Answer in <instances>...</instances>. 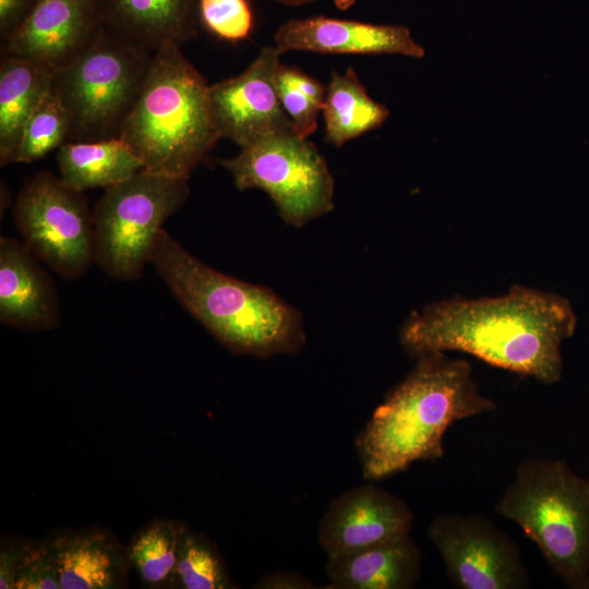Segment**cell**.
<instances>
[{
	"label": "cell",
	"mask_w": 589,
	"mask_h": 589,
	"mask_svg": "<svg viewBox=\"0 0 589 589\" xmlns=\"http://www.w3.org/2000/svg\"><path fill=\"white\" fill-rule=\"evenodd\" d=\"M576 314L560 294L514 285L495 298H455L413 312L399 330L406 352L461 351L543 384L560 381L562 342Z\"/></svg>",
	"instance_id": "6da1fadb"
},
{
	"label": "cell",
	"mask_w": 589,
	"mask_h": 589,
	"mask_svg": "<svg viewBox=\"0 0 589 589\" xmlns=\"http://www.w3.org/2000/svg\"><path fill=\"white\" fill-rule=\"evenodd\" d=\"M413 369L387 393L356 438L368 481L407 470L420 460L444 455V435L456 421L493 411L464 359L444 351L418 356Z\"/></svg>",
	"instance_id": "7a4b0ae2"
},
{
	"label": "cell",
	"mask_w": 589,
	"mask_h": 589,
	"mask_svg": "<svg viewBox=\"0 0 589 589\" xmlns=\"http://www.w3.org/2000/svg\"><path fill=\"white\" fill-rule=\"evenodd\" d=\"M179 303L225 347L268 358L296 353L305 341L300 313L269 289L203 263L166 229L151 259Z\"/></svg>",
	"instance_id": "3957f363"
},
{
	"label": "cell",
	"mask_w": 589,
	"mask_h": 589,
	"mask_svg": "<svg viewBox=\"0 0 589 589\" xmlns=\"http://www.w3.org/2000/svg\"><path fill=\"white\" fill-rule=\"evenodd\" d=\"M180 47L167 43L153 53L119 137L144 170L189 179L220 139L213 123L209 85Z\"/></svg>",
	"instance_id": "277c9868"
},
{
	"label": "cell",
	"mask_w": 589,
	"mask_h": 589,
	"mask_svg": "<svg viewBox=\"0 0 589 589\" xmlns=\"http://www.w3.org/2000/svg\"><path fill=\"white\" fill-rule=\"evenodd\" d=\"M566 586L589 589V479L558 459L521 461L496 503Z\"/></svg>",
	"instance_id": "5b68a950"
},
{
	"label": "cell",
	"mask_w": 589,
	"mask_h": 589,
	"mask_svg": "<svg viewBox=\"0 0 589 589\" xmlns=\"http://www.w3.org/2000/svg\"><path fill=\"white\" fill-rule=\"evenodd\" d=\"M153 53L104 29L76 60L53 73L51 91L69 117L68 142L119 137Z\"/></svg>",
	"instance_id": "8992f818"
},
{
	"label": "cell",
	"mask_w": 589,
	"mask_h": 589,
	"mask_svg": "<svg viewBox=\"0 0 589 589\" xmlns=\"http://www.w3.org/2000/svg\"><path fill=\"white\" fill-rule=\"evenodd\" d=\"M188 180L143 169L105 190L92 213L95 263L106 275L118 280L142 276L163 225L189 196Z\"/></svg>",
	"instance_id": "52a82bcc"
},
{
	"label": "cell",
	"mask_w": 589,
	"mask_h": 589,
	"mask_svg": "<svg viewBox=\"0 0 589 589\" xmlns=\"http://www.w3.org/2000/svg\"><path fill=\"white\" fill-rule=\"evenodd\" d=\"M220 164L237 189L267 193L291 226L302 227L334 208V179L324 157L292 131L264 135Z\"/></svg>",
	"instance_id": "ba28073f"
},
{
	"label": "cell",
	"mask_w": 589,
	"mask_h": 589,
	"mask_svg": "<svg viewBox=\"0 0 589 589\" xmlns=\"http://www.w3.org/2000/svg\"><path fill=\"white\" fill-rule=\"evenodd\" d=\"M13 218L26 247L62 278L77 279L95 263L93 213L61 178L35 175L17 194Z\"/></svg>",
	"instance_id": "9c48e42d"
},
{
	"label": "cell",
	"mask_w": 589,
	"mask_h": 589,
	"mask_svg": "<svg viewBox=\"0 0 589 589\" xmlns=\"http://www.w3.org/2000/svg\"><path fill=\"white\" fill-rule=\"evenodd\" d=\"M450 580L461 589H522L529 574L517 544L492 520L441 514L428 528Z\"/></svg>",
	"instance_id": "30bf717a"
},
{
	"label": "cell",
	"mask_w": 589,
	"mask_h": 589,
	"mask_svg": "<svg viewBox=\"0 0 589 589\" xmlns=\"http://www.w3.org/2000/svg\"><path fill=\"white\" fill-rule=\"evenodd\" d=\"M281 55L275 46L263 47L244 71L209 85L211 112L219 139L242 147L271 133L292 131L276 85Z\"/></svg>",
	"instance_id": "8fae6325"
},
{
	"label": "cell",
	"mask_w": 589,
	"mask_h": 589,
	"mask_svg": "<svg viewBox=\"0 0 589 589\" xmlns=\"http://www.w3.org/2000/svg\"><path fill=\"white\" fill-rule=\"evenodd\" d=\"M104 29L99 0H39L1 40V56L26 59L55 73L76 60Z\"/></svg>",
	"instance_id": "7c38bea8"
},
{
	"label": "cell",
	"mask_w": 589,
	"mask_h": 589,
	"mask_svg": "<svg viewBox=\"0 0 589 589\" xmlns=\"http://www.w3.org/2000/svg\"><path fill=\"white\" fill-rule=\"evenodd\" d=\"M414 516L398 496L371 481L336 497L323 515L317 541L327 558L409 536Z\"/></svg>",
	"instance_id": "4fadbf2b"
},
{
	"label": "cell",
	"mask_w": 589,
	"mask_h": 589,
	"mask_svg": "<svg viewBox=\"0 0 589 589\" xmlns=\"http://www.w3.org/2000/svg\"><path fill=\"white\" fill-rule=\"evenodd\" d=\"M281 52L299 50L338 55H401L423 58L424 48L404 25L312 16L283 23L274 34Z\"/></svg>",
	"instance_id": "5bb4252c"
},
{
	"label": "cell",
	"mask_w": 589,
	"mask_h": 589,
	"mask_svg": "<svg viewBox=\"0 0 589 589\" xmlns=\"http://www.w3.org/2000/svg\"><path fill=\"white\" fill-rule=\"evenodd\" d=\"M41 261L15 238H0V322L22 330L60 324L58 293Z\"/></svg>",
	"instance_id": "9a60e30c"
},
{
	"label": "cell",
	"mask_w": 589,
	"mask_h": 589,
	"mask_svg": "<svg viewBox=\"0 0 589 589\" xmlns=\"http://www.w3.org/2000/svg\"><path fill=\"white\" fill-rule=\"evenodd\" d=\"M61 589H115L128 586L127 548L100 528L64 530L48 538Z\"/></svg>",
	"instance_id": "2e32d148"
},
{
	"label": "cell",
	"mask_w": 589,
	"mask_h": 589,
	"mask_svg": "<svg viewBox=\"0 0 589 589\" xmlns=\"http://www.w3.org/2000/svg\"><path fill=\"white\" fill-rule=\"evenodd\" d=\"M105 29L155 52L164 44L181 46L197 34L199 0H99Z\"/></svg>",
	"instance_id": "e0dca14e"
},
{
	"label": "cell",
	"mask_w": 589,
	"mask_h": 589,
	"mask_svg": "<svg viewBox=\"0 0 589 589\" xmlns=\"http://www.w3.org/2000/svg\"><path fill=\"white\" fill-rule=\"evenodd\" d=\"M422 555L405 536L347 555L327 558L329 589H410L421 575Z\"/></svg>",
	"instance_id": "ac0fdd59"
},
{
	"label": "cell",
	"mask_w": 589,
	"mask_h": 589,
	"mask_svg": "<svg viewBox=\"0 0 589 589\" xmlns=\"http://www.w3.org/2000/svg\"><path fill=\"white\" fill-rule=\"evenodd\" d=\"M53 72L16 57L1 56L0 165L14 163L24 128L51 88Z\"/></svg>",
	"instance_id": "d6986e66"
},
{
	"label": "cell",
	"mask_w": 589,
	"mask_h": 589,
	"mask_svg": "<svg viewBox=\"0 0 589 589\" xmlns=\"http://www.w3.org/2000/svg\"><path fill=\"white\" fill-rule=\"evenodd\" d=\"M56 157L61 180L80 192L113 187L143 170L140 158L120 137L67 142Z\"/></svg>",
	"instance_id": "ffe728a7"
},
{
	"label": "cell",
	"mask_w": 589,
	"mask_h": 589,
	"mask_svg": "<svg viewBox=\"0 0 589 589\" xmlns=\"http://www.w3.org/2000/svg\"><path fill=\"white\" fill-rule=\"evenodd\" d=\"M325 141L334 146L381 127L389 110L368 94L356 71L333 72L323 108Z\"/></svg>",
	"instance_id": "44dd1931"
},
{
	"label": "cell",
	"mask_w": 589,
	"mask_h": 589,
	"mask_svg": "<svg viewBox=\"0 0 589 589\" xmlns=\"http://www.w3.org/2000/svg\"><path fill=\"white\" fill-rule=\"evenodd\" d=\"M184 524L157 518L141 528L127 546L130 567L146 588H173Z\"/></svg>",
	"instance_id": "7402d4cb"
},
{
	"label": "cell",
	"mask_w": 589,
	"mask_h": 589,
	"mask_svg": "<svg viewBox=\"0 0 589 589\" xmlns=\"http://www.w3.org/2000/svg\"><path fill=\"white\" fill-rule=\"evenodd\" d=\"M173 588H237L216 545L187 525L181 534Z\"/></svg>",
	"instance_id": "603a6c76"
},
{
	"label": "cell",
	"mask_w": 589,
	"mask_h": 589,
	"mask_svg": "<svg viewBox=\"0 0 589 589\" xmlns=\"http://www.w3.org/2000/svg\"><path fill=\"white\" fill-rule=\"evenodd\" d=\"M276 85L280 104L288 116L292 132L308 139L317 128L323 111L326 87L299 68L280 62Z\"/></svg>",
	"instance_id": "cb8c5ba5"
},
{
	"label": "cell",
	"mask_w": 589,
	"mask_h": 589,
	"mask_svg": "<svg viewBox=\"0 0 589 589\" xmlns=\"http://www.w3.org/2000/svg\"><path fill=\"white\" fill-rule=\"evenodd\" d=\"M69 117L60 98L51 91L46 94L28 119L14 163H33L68 142Z\"/></svg>",
	"instance_id": "d4e9b609"
},
{
	"label": "cell",
	"mask_w": 589,
	"mask_h": 589,
	"mask_svg": "<svg viewBox=\"0 0 589 589\" xmlns=\"http://www.w3.org/2000/svg\"><path fill=\"white\" fill-rule=\"evenodd\" d=\"M200 23L219 39L237 43L253 29V12L248 0H199Z\"/></svg>",
	"instance_id": "484cf974"
},
{
	"label": "cell",
	"mask_w": 589,
	"mask_h": 589,
	"mask_svg": "<svg viewBox=\"0 0 589 589\" xmlns=\"http://www.w3.org/2000/svg\"><path fill=\"white\" fill-rule=\"evenodd\" d=\"M61 589L58 569L48 538L22 540L12 589Z\"/></svg>",
	"instance_id": "4316f807"
},
{
	"label": "cell",
	"mask_w": 589,
	"mask_h": 589,
	"mask_svg": "<svg viewBox=\"0 0 589 589\" xmlns=\"http://www.w3.org/2000/svg\"><path fill=\"white\" fill-rule=\"evenodd\" d=\"M39 0H0V37L9 36L28 16Z\"/></svg>",
	"instance_id": "83f0119b"
},
{
	"label": "cell",
	"mask_w": 589,
	"mask_h": 589,
	"mask_svg": "<svg viewBox=\"0 0 589 589\" xmlns=\"http://www.w3.org/2000/svg\"><path fill=\"white\" fill-rule=\"evenodd\" d=\"M253 588L257 589H311L315 586L304 576L292 572H275L263 576Z\"/></svg>",
	"instance_id": "f1b7e54d"
},
{
	"label": "cell",
	"mask_w": 589,
	"mask_h": 589,
	"mask_svg": "<svg viewBox=\"0 0 589 589\" xmlns=\"http://www.w3.org/2000/svg\"><path fill=\"white\" fill-rule=\"evenodd\" d=\"M22 539L2 542L0 560V588L12 589L13 574L21 548Z\"/></svg>",
	"instance_id": "f546056e"
},
{
	"label": "cell",
	"mask_w": 589,
	"mask_h": 589,
	"mask_svg": "<svg viewBox=\"0 0 589 589\" xmlns=\"http://www.w3.org/2000/svg\"><path fill=\"white\" fill-rule=\"evenodd\" d=\"M275 2H278L284 5H290V7H298V5H305L309 3H313L317 0H273ZM336 8L340 10H347L350 7H352L357 0H332Z\"/></svg>",
	"instance_id": "4dcf8cb0"
}]
</instances>
